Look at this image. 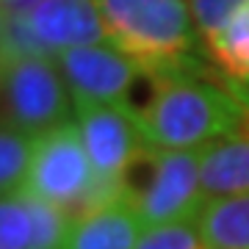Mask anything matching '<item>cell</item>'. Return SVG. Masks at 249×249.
I'll return each instance as SVG.
<instances>
[{
    "label": "cell",
    "instance_id": "cell-1",
    "mask_svg": "<svg viewBox=\"0 0 249 249\" xmlns=\"http://www.w3.org/2000/svg\"><path fill=\"white\" fill-rule=\"evenodd\" d=\"M133 111L144 142L158 150H202L249 130V108L222 83L191 72H147V97Z\"/></svg>",
    "mask_w": 249,
    "mask_h": 249
},
{
    "label": "cell",
    "instance_id": "cell-2",
    "mask_svg": "<svg viewBox=\"0 0 249 249\" xmlns=\"http://www.w3.org/2000/svg\"><path fill=\"white\" fill-rule=\"evenodd\" d=\"M111 45L147 72L199 70V28L188 0H97Z\"/></svg>",
    "mask_w": 249,
    "mask_h": 249
},
{
    "label": "cell",
    "instance_id": "cell-3",
    "mask_svg": "<svg viewBox=\"0 0 249 249\" xmlns=\"http://www.w3.org/2000/svg\"><path fill=\"white\" fill-rule=\"evenodd\" d=\"M202 150L142 147L116 180V196L136 211L144 230L196 219L205 202L199 183Z\"/></svg>",
    "mask_w": 249,
    "mask_h": 249
},
{
    "label": "cell",
    "instance_id": "cell-4",
    "mask_svg": "<svg viewBox=\"0 0 249 249\" xmlns=\"http://www.w3.org/2000/svg\"><path fill=\"white\" fill-rule=\"evenodd\" d=\"M25 191L50 205H58L72 219L108 199L89 160L78 119L36 136Z\"/></svg>",
    "mask_w": 249,
    "mask_h": 249
},
{
    "label": "cell",
    "instance_id": "cell-5",
    "mask_svg": "<svg viewBox=\"0 0 249 249\" xmlns=\"http://www.w3.org/2000/svg\"><path fill=\"white\" fill-rule=\"evenodd\" d=\"M0 97L11 127L42 136L75 122V100L55 58L39 53H9L0 61Z\"/></svg>",
    "mask_w": 249,
    "mask_h": 249
},
{
    "label": "cell",
    "instance_id": "cell-6",
    "mask_svg": "<svg viewBox=\"0 0 249 249\" xmlns=\"http://www.w3.org/2000/svg\"><path fill=\"white\" fill-rule=\"evenodd\" d=\"M67 89L75 100V111L89 106L127 103L133 86L144 75V67L114 45L72 47L53 55Z\"/></svg>",
    "mask_w": 249,
    "mask_h": 249
},
{
    "label": "cell",
    "instance_id": "cell-7",
    "mask_svg": "<svg viewBox=\"0 0 249 249\" xmlns=\"http://www.w3.org/2000/svg\"><path fill=\"white\" fill-rule=\"evenodd\" d=\"M75 114L100 188L111 199L116 196V180L124 166L139 155L142 147H147L136 111L127 103H111V106L80 108Z\"/></svg>",
    "mask_w": 249,
    "mask_h": 249
},
{
    "label": "cell",
    "instance_id": "cell-8",
    "mask_svg": "<svg viewBox=\"0 0 249 249\" xmlns=\"http://www.w3.org/2000/svg\"><path fill=\"white\" fill-rule=\"evenodd\" d=\"M34 45L61 53L86 45H111L97 0H39L25 14Z\"/></svg>",
    "mask_w": 249,
    "mask_h": 249
},
{
    "label": "cell",
    "instance_id": "cell-9",
    "mask_svg": "<svg viewBox=\"0 0 249 249\" xmlns=\"http://www.w3.org/2000/svg\"><path fill=\"white\" fill-rule=\"evenodd\" d=\"M72 216L31 191L0 196V249H64Z\"/></svg>",
    "mask_w": 249,
    "mask_h": 249
},
{
    "label": "cell",
    "instance_id": "cell-10",
    "mask_svg": "<svg viewBox=\"0 0 249 249\" xmlns=\"http://www.w3.org/2000/svg\"><path fill=\"white\" fill-rule=\"evenodd\" d=\"M144 232L142 219L122 196H111L72 219L64 249H133Z\"/></svg>",
    "mask_w": 249,
    "mask_h": 249
},
{
    "label": "cell",
    "instance_id": "cell-11",
    "mask_svg": "<svg viewBox=\"0 0 249 249\" xmlns=\"http://www.w3.org/2000/svg\"><path fill=\"white\" fill-rule=\"evenodd\" d=\"M205 58L216 64L224 89L249 108V3L205 39Z\"/></svg>",
    "mask_w": 249,
    "mask_h": 249
},
{
    "label": "cell",
    "instance_id": "cell-12",
    "mask_svg": "<svg viewBox=\"0 0 249 249\" xmlns=\"http://www.w3.org/2000/svg\"><path fill=\"white\" fill-rule=\"evenodd\" d=\"M199 183L205 199L249 191V130L224 136L202 147Z\"/></svg>",
    "mask_w": 249,
    "mask_h": 249
},
{
    "label": "cell",
    "instance_id": "cell-13",
    "mask_svg": "<svg viewBox=\"0 0 249 249\" xmlns=\"http://www.w3.org/2000/svg\"><path fill=\"white\" fill-rule=\"evenodd\" d=\"M196 227L208 249H249V191L205 199Z\"/></svg>",
    "mask_w": 249,
    "mask_h": 249
},
{
    "label": "cell",
    "instance_id": "cell-14",
    "mask_svg": "<svg viewBox=\"0 0 249 249\" xmlns=\"http://www.w3.org/2000/svg\"><path fill=\"white\" fill-rule=\"evenodd\" d=\"M34 150L36 136L11 124H0V196L25 191Z\"/></svg>",
    "mask_w": 249,
    "mask_h": 249
},
{
    "label": "cell",
    "instance_id": "cell-15",
    "mask_svg": "<svg viewBox=\"0 0 249 249\" xmlns=\"http://www.w3.org/2000/svg\"><path fill=\"white\" fill-rule=\"evenodd\" d=\"M133 249H208V247L199 235L196 219H186V222L160 224V227L144 230Z\"/></svg>",
    "mask_w": 249,
    "mask_h": 249
},
{
    "label": "cell",
    "instance_id": "cell-16",
    "mask_svg": "<svg viewBox=\"0 0 249 249\" xmlns=\"http://www.w3.org/2000/svg\"><path fill=\"white\" fill-rule=\"evenodd\" d=\"M247 3L249 0H188L202 42L208 39V36H213L216 31H219L241 6H247Z\"/></svg>",
    "mask_w": 249,
    "mask_h": 249
},
{
    "label": "cell",
    "instance_id": "cell-17",
    "mask_svg": "<svg viewBox=\"0 0 249 249\" xmlns=\"http://www.w3.org/2000/svg\"><path fill=\"white\" fill-rule=\"evenodd\" d=\"M6 14H9V11H6V6H3V3H0V61H3V58H6V55H9V17H6Z\"/></svg>",
    "mask_w": 249,
    "mask_h": 249
}]
</instances>
